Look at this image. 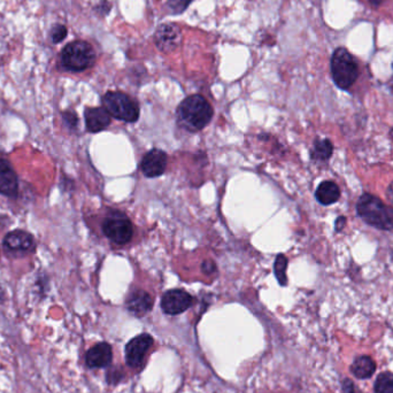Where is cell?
Segmentation results:
<instances>
[{"label": "cell", "instance_id": "27", "mask_svg": "<svg viewBox=\"0 0 393 393\" xmlns=\"http://www.w3.org/2000/svg\"><path fill=\"white\" fill-rule=\"evenodd\" d=\"M65 120H66V122L68 124H71V126H76L78 122V117L75 115L74 113H65V115H63Z\"/></svg>", "mask_w": 393, "mask_h": 393}, {"label": "cell", "instance_id": "25", "mask_svg": "<svg viewBox=\"0 0 393 393\" xmlns=\"http://www.w3.org/2000/svg\"><path fill=\"white\" fill-rule=\"evenodd\" d=\"M201 269L204 273H206L207 275L213 274L216 271V266H215L214 262L211 261V260H207V261H204L203 265H201Z\"/></svg>", "mask_w": 393, "mask_h": 393}, {"label": "cell", "instance_id": "21", "mask_svg": "<svg viewBox=\"0 0 393 393\" xmlns=\"http://www.w3.org/2000/svg\"><path fill=\"white\" fill-rule=\"evenodd\" d=\"M193 0H168L167 6L172 14H181L189 8Z\"/></svg>", "mask_w": 393, "mask_h": 393}, {"label": "cell", "instance_id": "29", "mask_svg": "<svg viewBox=\"0 0 393 393\" xmlns=\"http://www.w3.org/2000/svg\"><path fill=\"white\" fill-rule=\"evenodd\" d=\"M370 1V4L372 6H375V8H379V5L382 4L383 0H369Z\"/></svg>", "mask_w": 393, "mask_h": 393}, {"label": "cell", "instance_id": "20", "mask_svg": "<svg viewBox=\"0 0 393 393\" xmlns=\"http://www.w3.org/2000/svg\"><path fill=\"white\" fill-rule=\"evenodd\" d=\"M287 268H288V259H287L283 254H280V256H278V258H276V260H275L274 271L278 283L283 285V287L288 284Z\"/></svg>", "mask_w": 393, "mask_h": 393}, {"label": "cell", "instance_id": "2", "mask_svg": "<svg viewBox=\"0 0 393 393\" xmlns=\"http://www.w3.org/2000/svg\"><path fill=\"white\" fill-rule=\"evenodd\" d=\"M213 109L201 95H192L184 99L177 109L181 126L189 131L204 129L213 117Z\"/></svg>", "mask_w": 393, "mask_h": 393}, {"label": "cell", "instance_id": "17", "mask_svg": "<svg viewBox=\"0 0 393 393\" xmlns=\"http://www.w3.org/2000/svg\"><path fill=\"white\" fill-rule=\"evenodd\" d=\"M376 363L370 357L361 355L355 359L351 366V372L357 379H366L372 377L375 372Z\"/></svg>", "mask_w": 393, "mask_h": 393}, {"label": "cell", "instance_id": "1", "mask_svg": "<svg viewBox=\"0 0 393 393\" xmlns=\"http://www.w3.org/2000/svg\"><path fill=\"white\" fill-rule=\"evenodd\" d=\"M357 213L362 221L382 232L393 230V208L386 206L379 196L363 193L357 203Z\"/></svg>", "mask_w": 393, "mask_h": 393}, {"label": "cell", "instance_id": "5", "mask_svg": "<svg viewBox=\"0 0 393 393\" xmlns=\"http://www.w3.org/2000/svg\"><path fill=\"white\" fill-rule=\"evenodd\" d=\"M104 109L114 119L134 123L139 117V106L130 96L119 91H109L102 97Z\"/></svg>", "mask_w": 393, "mask_h": 393}, {"label": "cell", "instance_id": "19", "mask_svg": "<svg viewBox=\"0 0 393 393\" xmlns=\"http://www.w3.org/2000/svg\"><path fill=\"white\" fill-rule=\"evenodd\" d=\"M375 393H393V374L392 372H382L376 379L374 386Z\"/></svg>", "mask_w": 393, "mask_h": 393}, {"label": "cell", "instance_id": "24", "mask_svg": "<svg viewBox=\"0 0 393 393\" xmlns=\"http://www.w3.org/2000/svg\"><path fill=\"white\" fill-rule=\"evenodd\" d=\"M111 8H112V5L109 0H102L100 1V4L96 8V11L98 12L100 15H106L111 11Z\"/></svg>", "mask_w": 393, "mask_h": 393}, {"label": "cell", "instance_id": "7", "mask_svg": "<svg viewBox=\"0 0 393 393\" xmlns=\"http://www.w3.org/2000/svg\"><path fill=\"white\" fill-rule=\"evenodd\" d=\"M182 30L176 23H164L155 34L157 49L162 53H172L182 44Z\"/></svg>", "mask_w": 393, "mask_h": 393}, {"label": "cell", "instance_id": "11", "mask_svg": "<svg viewBox=\"0 0 393 393\" xmlns=\"http://www.w3.org/2000/svg\"><path fill=\"white\" fill-rule=\"evenodd\" d=\"M167 164H168V157L166 155V152L153 148L151 151H148L142 160L141 170L146 177L155 179L165 172Z\"/></svg>", "mask_w": 393, "mask_h": 393}, {"label": "cell", "instance_id": "12", "mask_svg": "<svg viewBox=\"0 0 393 393\" xmlns=\"http://www.w3.org/2000/svg\"><path fill=\"white\" fill-rule=\"evenodd\" d=\"M18 176L4 159H0V193L8 196L18 194Z\"/></svg>", "mask_w": 393, "mask_h": 393}, {"label": "cell", "instance_id": "18", "mask_svg": "<svg viewBox=\"0 0 393 393\" xmlns=\"http://www.w3.org/2000/svg\"><path fill=\"white\" fill-rule=\"evenodd\" d=\"M334 153V144L330 139H317L314 142L312 150V159L314 161H328Z\"/></svg>", "mask_w": 393, "mask_h": 393}, {"label": "cell", "instance_id": "23", "mask_svg": "<svg viewBox=\"0 0 393 393\" xmlns=\"http://www.w3.org/2000/svg\"><path fill=\"white\" fill-rule=\"evenodd\" d=\"M341 389L343 393H359L358 390L355 389V384L352 382L351 379H345L341 383Z\"/></svg>", "mask_w": 393, "mask_h": 393}, {"label": "cell", "instance_id": "30", "mask_svg": "<svg viewBox=\"0 0 393 393\" xmlns=\"http://www.w3.org/2000/svg\"><path fill=\"white\" fill-rule=\"evenodd\" d=\"M390 138H391V139H392L393 141V128L392 129L390 130Z\"/></svg>", "mask_w": 393, "mask_h": 393}, {"label": "cell", "instance_id": "3", "mask_svg": "<svg viewBox=\"0 0 393 393\" xmlns=\"http://www.w3.org/2000/svg\"><path fill=\"white\" fill-rule=\"evenodd\" d=\"M331 76L341 90H348L359 76L358 63L345 47H338L331 56Z\"/></svg>", "mask_w": 393, "mask_h": 393}, {"label": "cell", "instance_id": "9", "mask_svg": "<svg viewBox=\"0 0 393 393\" xmlns=\"http://www.w3.org/2000/svg\"><path fill=\"white\" fill-rule=\"evenodd\" d=\"M192 304V295L181 289L166 292L161 299L162 311L169 315H177L186 312Z\"/></svg>", "mask_w": 393, "mask_h": 393}, {"label": "cell", "instance_id": "13", "mask_svg": "<svg viewBox=\"0 0 393 393\" xmlns=\"http://www.w3.org/2000/svg\"><path fill=\"white\" fill-rule=\"evenodd\" d=\"M113 352L111 345L99 343L87 353V365L90 368H105L112 362Z\"/></svg>", "mask_w": 393, "mask_h": 393}, {"label": "cell", "instance_id": "8", "mask_svg": "<svg viewBox=\"0 0 393 393\" xmlns=\"http://www.w3.org/2000/svg\"><path fill=\"white\" fill-rule=\"evenodd\" d=\"M152 345L153 338L148 334H142L133 338L126 346V361L128 366L131 368H139Z\"/></svg>", "mask_w": 393, "mask_h": 393}, {"label": "cell", "instance_id": "16", "mask_svg": "<svg viewBox=\"0 0 393 393\" xmlns=\"http://www.w3.org/2000/svg\"><path fill=\"white\" fill-rule=\"evenodd\" d=\"M316 201L323 206L336 204L341 198V189L333 181H324L321 183L315 191Z\"/></svg>", "mask_w": 393, "mask_h": 393}, {"label": "cell", "instance_id": "22", "mask_svg": "<svg viewBox=\"0 0 393 393\" xmlns=\"http://www.w3.org/2000/svg\"><path fill=\"white\" fill-rule=\"evenodd\" d=\"M68 30L66 27L63 25H56L54 28L52 29L51 32V37H52V42L58 43L63 42V39L66 38L67 36Z\"/></svg>", "mask_w": 393, "mask_h": 393}, {"label": "cell", "instance_id": "4", "mask_svg": "<svg viewBox=\"0 0 393 393\" xmlns=\"http://www.w3.org/2000/svg\"><path fill=\"white\" fill-rule=\"evenodd\" d=\"M96 63L95 49L85 41H75L65 46L61 52L63 68L69 71L80 73L92 67Z\"/></svg>", "mask_w": 393, "mask_h": 393}, {"label": "cell", "instance_id": "14", "mask_svg": "<svg viewBox=\"0 0 393 393\" xmlns=\"http://www.w3.org/2000/svg\"><path fill=\"white\" fill-rule=\"evenodd\" d=\"M152 307H153V298L148 295V292L143 291V290L131 292L126 299V308L136 316L148 314Z\"/></svg>", "mask_w": 393, "mask_h": 393}, {"label": "cell", "instance_id": "6", "mask_svg": "<svg viewBox=\"0 0 393 393\" xmlns=\"http://www.w3.org/2000/svg\"><path fill=\"white\" fill-rule=\"evenodd\" d=\"M102 232L116 245H126L133 238L134 227L126 215L114 212L105 218L102 223Z\"/></svg>", "mask_w": 393, "mask_h": 393}, {"label": "cell", "instance_id": "15", "mask_svg": "<svg viewBox=\"0 0 393 393\" xmlns=\"http://www.w3.org/2000/svg\"><path fill=\"white\" fill-rule=\"evenodd\" d=\"M85 124L90 133H99L111 124V115L104 107H90L85 109Z\"/></svg>", "mask_w": 393, "mask_h": 393}, {"label": "cell", "instance_id": "26", "mask_svg": "<svg viewBox=\"0 0 393 393\" xmlns=\"http://www.w3.org/2000/svg\"><path fill=\"white\" fill-rule=\"evenodd\" d=\"M346 218L345 216H338L336 218V221H335V230L336 232H341L343 229L345 228V225H346Z\"/></svg>", "mask_w": 393, "mask_h": 393}, {"label": "cell", "instance_id": "10", "mask_svg": "<svg viewBox=\"0 0 393 393\" xmlns=\"http://www.w3.org/2000/svg\"><path fill=\"white\" fill-rule=\"evenodd\" d=\"M4 247L8 253L15 256H23L35 249V240L29 232L14 230L5 237Z\"/></svg>", "mask_w": 393, "mask_h": 393}, {"label": "cell", "instance_id": "28", "mask_svg": "<svg viewBox=\"0 0 393 393\" xmlns=\"http://www.w3.org/2000/svg\"><path fill=\"white\" fill-rule=\"evenodd\" d=\"M386 198L393 206V182H391V184L386 189Z\"/></svg>", "mask_w": 393, "mask_h": 393}]
</instances>
